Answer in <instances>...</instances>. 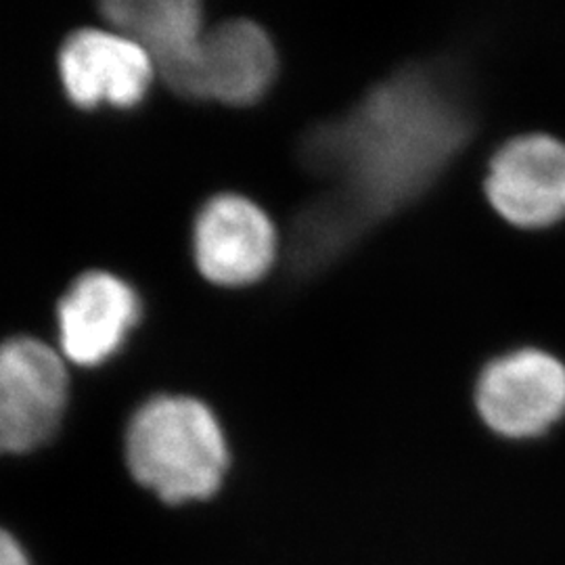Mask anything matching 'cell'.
Returning <instances> with one entry per match:
<instances>
[{"label":"cell","instance_id":"6da1fadb","mask_svg":"<svg viewBox=\"0 0 565 565\" xmlns=\"http://www.w3.org/2000/svg\"><path fill=\"white\" fill-rule=\"evenodd\" d=\"M459 86L438 67H408L377 84L340 120L303 137V166L335 182L371 223L417 200L471 135Z\"/></svg>","mask_w":565,"mask_h":565},{"label":"cell","instance_id":"7a4b0ae2","mask_svg":"<svg viewBox=\"0 0 565 565\" xmlns=\"http://www.w3.org/2000/svg\"><path fill=\"white\" fill-rule=\"evenodd\" d=\"M126 463L139 484L163 503L214 497L228 471V445L207 404L182 394L142 403L126 427Z\"/></svg>","mask_w":565,"mask_h":565},{"label":"cell","instance_id":"3957f363","mask_svg":"<svg viewBox=\"0 0 565 565\" xmlns=\"http://www.w3.org/2000/svg\"><path fill=\"white\" fill-rule=\"evenodd\" d=\"M70 380L60 354L34 338L0 343V455L46 445L60 429Z\"/></svg>","mask_w":565,"mask_h":565},{"label":"cell","instance_id":"277c9868","mask_svg":"<svg viewBox=\"0 0 565 565\" xmlns=\"http://www.w3.org/2000/svg\"><path fill=\"white\" fill-rule=\"evenodd\" d=\"M476 406L499 436L536 438L564 419L565 364L534 348L503 354L480 373Z\"/></svg>","mask_w":565,"mask_h":565},{"label":"cell","instance_id":"5b68a950","mask_svg":"<svg viewBox=\"0 0 565 565\" xmlns=\"http://www.w3.org/2000/svg\"><path fill=\"white\" fill-rule=\"evenodd\" d=\"M275 224L258 203L221 193L203 203L193 224V256L203 277L221 287L260 281L277 258Z\"/></svg>","mask_w":565,"mask_h":565},{"label":"cell","instance_id":"8992f818","mask_svg":"<svg viewBox=\"0 0 565 565\" xmlns=\"http://www.w3.org/2000/svg\"><path fill=\"white\" fill-rule=\"evenodd\" d=\"M486 195L507 223L546 228L565 218V142L524 135L505 142L488 166Z\"/></svg>","mask_w":565,"mask_h":565},{"label":"cell","instance_id":"52a82bcc","mask_svg":"<svg viewBox=\"0 0 565 565\" xmlns=\"http://www.w3.org/2000/svg\"><path fill=\"white\" fill-rule=\"evenodd\" d=\"M60 78L67 99L82 109L137 107L156 65L147 51L118 30L84 28L61 44Z\"/></svg>","mask_w":565,"mask_h":565},{"label":"cell","instance_id":"ba28073f","mask_svg":"<svg viewBox=\"0 0 565 565\" xmlns=\"http://www.w3.org/2000/svg\"><path fill=\"white\" fill-rule=\"evenodd\" d=\"M141 317V298L130 282L88 270L57 306L61 350L72 363L99 366L120 352Z\"/></svg>","mask_w":565,"mask_h":565},{"label":"cell","instance_id":"9c48e42d","mask_svg":"<svg viewBox=\"0 0 565 565\" xmlns=\"http://www.w3.org/2000/svg\"><path fill=\"white\" fill-rule=\"evenodd\" d=\"M277 76V51L258 23L228 20L205 30L186 99L252 105Z\"/></svg>","mask_w":565,"mask_h":565},{"label":"cell","instance_id":"30bf717a","mask_svg":"<svg viewBox=\"0 0 565 565\" xmlns=\"http://www.w3.org/2000/svg\"><path fill=\"white\" fill-rule=\"evenodd\" d=\"M105 20L137 42L153 60L162 81L186 99L205 25L195 0H111L102 4Z\"/></svg>","mask_w":565,"mask_h":565},{"label":"cell","instance_id":"8fae6325","mask_svg":"<svg viewBox=\"0 0 565 565\" xmlns=\"http://www.w3.org/2000/svg\"><path fill=\"white\" fill-rule=\"evenodd\" d=\"M363 210L333 189L317 202L308 203L291 228V266L310 275L335 263L371 226Z\"/></svg>","mask_w":565,"mask_h":565},{"label":"cell","instance_id":"7c38bea8","mask_svg":"<svg viewBox=\"0 0 565 565\" xmlns=\"http://www.w3.org/2000/svg\"><path fill=\"white\" fill-rule=\"evenodd\" d=\"M0 565H32L23 546L4 530H0Z\"/></svg>","mask_w":565,"mask_h":565}]
</instances>
